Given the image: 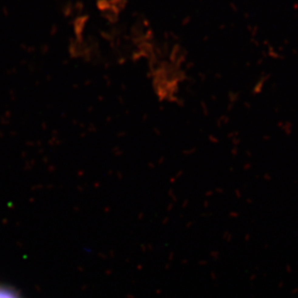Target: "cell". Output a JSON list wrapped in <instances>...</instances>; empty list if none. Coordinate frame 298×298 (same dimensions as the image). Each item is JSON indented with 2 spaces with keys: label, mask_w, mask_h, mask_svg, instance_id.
<instances>
[{
  "label": "cell",
  "mask_w": 298,
  "mask_h": 298,
  "mask_svg": "<svg viewBox=\"0 0 298 298\" xmlns=\"http://www.w3.org/2000/svg\"><path fill=\"white\" fill-rule=\"evenodd\" d=\"M0 298H19L14 290L0 286Z\"/></svg>",
  "instance_id": "2"
},
{
  "label": "cell",
  "mask_w": 298,
  "mask_h": 298,
  "mask_svg": "<svg viewBox=\"0 0 298 298\" xmlns=\"http://www.w3.org/2000/svg\"><path fill=\"white\" fill-rule=\"evenodd\" d=\"M148 64L151 87L156 100L163 104L177 103L187 79L184 46L177 41L160 40Z\"/></svg>",
  "instance_id": "1"
}]
</instances>
